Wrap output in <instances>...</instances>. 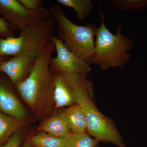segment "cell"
Masks as SVG:
<instances>
[{"label": "cell", "instance_id": "cell-9", "mask_svg": "<svg viewBox=\"0 0 147 147\" xmlns=\"http://www.w3.org/2000/svg\"><path fill=\"white\" fill-rule=\"evenodd\" d=\"M53 72L54 77V98L55 108L60 109L73 105L75 102L72 90L64 74Z\"/></svg>", "mask_w": 147, "mask_h": 147}, {"label": "cell", "instance_id": "cell-20", "mask_svg": "<svg viewBox=\"0 0 147 147\" xmlns=\"http://www.w3.org/2000/svg\"><path fill=\"white\" fill-rule=\"evenodd\" d=\"M9 26L7 22L0 17V35L5 36V38L12 37L10 35Z\"/></svg>", "mask_w": 147, "mask_h": 147}, {"label": "cell", "instance_id": "cell-1", "mask_svg": "<svg viewBox=\"0 0 147 147\" xmlns=\"http://www.w3.org/2000/svg\"><path fill=\"white\" fill-rule=\"evenodd\" d=\"M52 41L35 58L29 76L16 85L19 94L27 105L39 115H47L54 103V77L50 66L54 51Z\"/></svg>", "mask_w": 147, "mask_h": 147}, {"label": "cell", "instance_id": "cell-3", "mask_svg": "<svg viewBox=\"0 0 147 147\" xmlns=\"http://www.w3.org/2000/svg\"><path fill=\"white\" fill-rule=\"evenodd\" d=\"M100 26L97 29L95 40L94 50L90 63L96 65L101 70L113 67H122L130 57L128 53L134 47L133 41L122 32V25L113 34L105 26L104 13L99 7Z\"/></svg>", "mask_w": 147, "mask_h": 147}, {"label": "cell", "instance_id": "cell-10", "mask_svg": "<svg viewBox=\"0 0 147 147\" xmlns=\"http://www.w3.org/2000/svg\"><path fill=\"white\" fill-rule=\"evenodd\" d=\"M38 130L59 138H67L72 133L62 110L48 118L40 125Z\"/></svg>", "mask_w": 147, "mask_h": 147}, {"label": "cell", "instance_id": "cell-18", "mask_svg": "<svg viewBox=\"0 0 147 147\" xmlns=\"http://www.w3.org/2000/svg\"><path fill=\"white\" fill-rule=\"evenodd\" d=\"M21 139V133L17 131L13 134L4 144L0 147H20Z\"/></svg>", "mask_w": 147, "mask_h": 147}, {"label": "cell", "instance_id": "cell-16", "mask_svg": "<svg viewBox=\"0 0 147 147\" xmlns=\"http://www.w3.org/2000/svg\"><path fill=\"white\" fill-rule=\"evenodd\" d=\"M97 139L87 133H73L68 137L65 147H97Z\"/></svg>", "mask_w": 147, "mask_h": 147}, {"label": "cell", "instance_id": "cell-21", "mask_svg": "<svg viewBox=\"0 0 147 147\" xmlns=\"http://www.w3.org/2000/svg\"><path fill=\"white\" fill-rule=\"evenodd\" d=\"M23 147H31V145L29 142H27L25 143Z\"/></svg>", "mask_w": 147, "mask_h": 147}, {"label": "cell", "instance_id": "cell-13", "mask_svg": "<svg viewBox=\"0 0 147 147\" xmlns=\"http://www.w3.org/2000/svg\"><path fill=\"white\" fill-rule=\"evenodd\" d=\"M25 123L24 119L0 113V144L18 131Z\"/></svg>", "mask_w": 147, "mask_h": 147}, {"label": "cell", "instance_id": "cell-6", "mask_svg": "<svg viewBox=\"0 0 147 147\" xmlns=\"http://www.w3.org/2000/svg\"><path fill=\"white\" fill-rule=\"evenodd\" d=\"M0 10L20 32L42 23L51 17L50 11L45 7L36 9L27 8L19 0H0Z\"/></svg>", "mask_w": 147, "mask_h": 147}, {"label": "cell", "instance_id": "cell-2", "mask_svg": "<svg viewBox=\"0 0 147 147\" xmlns=\"http://www.w3.org/2000/svg\"><path fill=\"white\" fill-rule=\"evenodd\" d=\"M70 85L75 103L84 110L87 119V132L98 142L127 147L112 121L100 112L93 100V84L86 75L64 73Z\"/></svg>", "mask_w": 147, "mask_h": 147}, {"label": "cell", "instance_id": "cell-11", "mask_svg": "<svg viewBox=\"0 0 147 147\" xmlns=\"http://www.w3.org/2000/svg\"><path fill=\"white\" fill-rule=\"evenodd\" d=\"M0 110L7 115L24 119L26 116V110L13 93L0 84Z\"/></svg>", "mask_w": 147, "mask_h": 147}, {"label": "cell", "instance_id": "cell-17", "mask_svg": "<svg viewBox=\"0 0 147 147\" xmlns=\"http://www.w3.org/2000/svg\"><path fill=\"white\" fill-rule=\"evenodd\" d=\"M111 5L123 11L140 10L147 6V0H111Z\"/></svg>", "mask_w": 147, "mask_h": 147}, {"label": "cell", "instance_id": "cell-14", "mask_svg": "<svg viewBox=\"0 0 147 147\" xmlns=\"http://www.w3.org/2000/svg\"><path fill=\"white\" fill-rule=\"evenodd\" d=\"M68 137L59 138L40 131L32 136L29 142L31 146L34 147H65Z\"/></svg>", "mask_w": 147, "mask_h": 147}, {"label": "cell", "instance_id": "cell-5", "mask_svg": "<svg viewBox=\"0 0 147 147\" xmlns=\"http://www.w3.org/2000/svg\"><path fill=\"white\" fill-rule=\"evenodd\" d=\"M57 25L50 17L20 31L18 37L0 38V56H27L36 58L55 36Z\"/></svg>", "mask_w": 147, "mask_h": 147}, {"label": "cell", "instance_id": "cell-7", "mask_svg": "<svg viewBox=\"0 0 147 147\" xmlns=\"http://www.w3.org/2000/svg\"><path fill=\"white\" fill-rule=\"evenodd\" d=\"M52 41L57 54L56 58L50 59V66L52 71L86 76L91 72L90 64L69 50L57 37L55 36Z\"/></svg>", "mask_w": 147, "mask_h": 147}, {"label": "cell", "instance_id": "cell-12", "mask_svg": "<svg viewBox=\"0 0 147 147\" xmlns=\"http://www.w3.org/2000/svg\"><path fill=\"white\" fill-rule=\"evenodd\" d=\"M71 132L81 133L87 132V119L84 110L76 104L62 110Z\"/></svg>", "mask_w": 147, "mask_h": 147}, {"label": "cell", "instance_id": "cell-8", "mask_svg": "<svg viewBox=\"0 0 147 147\" xmlns=\"http://www.w3.org/2000/svg\"><path fill=\"white\" fill-rule=\"evenodd\" d=\"M35 59V58L27 56L13 57L0 64V71L6 74L16 86L29 76Z\"/></svg>", "mask_w": 147, "mask_h": 147}, {"label": "cell", "instance_id": "cell-4", "mask_svg": "<svg viewBox=\"0 0 147 147\" xmlns=\"http://www.w3.org/2000/svg\"><path fill=\"white\" fill-rule=\"evenodd\" d=\"M49 10L50 16L56 21L57 36L69 50L90 63L98 28L96 24L91 23L80 26L74 24L67 17L59 4L52 6Z\"/></svg>", "mask_w": 147, "mask_h": 147}, {"label": "cell", "instance_id": "cell-15", "mask_svg": "<svg viewBox=\"0 0 147 147\" xmlns=\"http://www.w3.org/2000/svg\"><path fill=\"white\" fill-rule=\"evenodd\" d=\"M57 2L74 9L77 19L79 21L88 18L93 7L92 2L90 0H57Z\"/></svg>", "mask_w": 147, "mask_h": 147}, {"label": "cell", "instance_id": "cell-19", "mask_svg": "<svg viewBox=\"0 0 147 147\" xmlns=\"http://www.w3.org/2000/svg\"><path fill=\"white\" fill-rule=\"evenodd\" d=\"M20 3L27 8L36 9L42 7L44 1L42 0H19Z\"/></svg>", "mask_w": 147, "mask_h": 147}]
</instances>
